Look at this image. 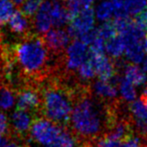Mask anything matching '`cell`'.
Returning a JSON list of instances; mask_svg holds the SVG:
<instances>
[{
  "instance_id": "20",
  "label": "cell",
  "mask_w": 147,
  "mask_h": 147,
  "mask_svg": "<svg viewBox=\"0 0 147 147\" xmlns=\"http://www.w3.org/2000/svg\"><path fill=\"white\" fill-rule=\"evenodd\" d=\"M118 88L120 90L121 97L126 102H131L135 100L137 96V92L134 88V85L131 84L125 77H121L118 84Z\"/></svg>"
},
{
  "instance_id": "10",
  "label": "cell",
  "mask_w": 147,
  "mask_h": 147,
  "mask_svg": "<svg viewBox=\"0 0 147 147\" xmlns=\"http://www.w3.org/2000/svg\"><path fill=\"white\" fill-rule=\"evenodd\" d=\"M43 40L49 50L54 55H61L67 49L71 36L67 30L50 29L43 36Z\"/></svg>"
},
{
  "instance_id": "34",
  "label": "cell",
  "mask_w": 147,
  "mask_h": 147,
  "mask_svg": "<svg viewBox=\"0 0 147 147\" xmlns=\"http://www.w3.org/2000/svg\"><path fill=\"white\" fill-rule=\"evenodd\" d=\"M11 1H12L16 6H21L22 4L25 1V0H11Z\"/></svg>"
},
{
  "instance_id": "4",
  "label": "cell",
  "mask_w": 147,
  "mask_h": 147,
  "mask_svg": "<svg viewBox=\"0 0 147 147\" xmlns=\"http://www.w3.org/2000/svg\"><path fill=\"white\" fill-rule=\"evenodd\" d=\"M144 30L132 22L119 34L125 43V55L132 63L139 64L144 59L147 52V36Z\"/></svg>"
},
{
  "instance_id": "23",
  "label": "cell",
  "mask_w": 147,
  "mask_h": 147,
  "mask_svg": "<svg viewBox=\"0 0 147 147\" xmlns=\"http://www.w3.org/2000/svg\"><path fill=\"white\" fill-rule=\"evenodd\" d=\"M97 31L99 36L102 37L105 41L111 37L117 36V30L115 25V22L111 21L103 22L99 27H97Z\"/></svg>"
},
{
  "instance_id": "18",
  "label": "cell",
  "mask_w": 147,
  "mask_h": 147,
  "mask_svg": "<svg viewBox=\"0 0 147 147\" xmlns=\"http://www.w3.org/2000/svg\"><path fill=\"white\" fill-rule=\"evenodd\" d=\"M105 51L113 59H119L125 53V43L120 34H117L105 41Z\"/></svg>"
},
{
  "instance_id": "24",
  "label": "cell",
  "mask_w": 147,
  "mask_h": 147,
  "mask_svg": "<svg viewBox=\"0 0 147 147\" xmlns=\"http://www.w3.org/2000/svg\"><path fill=\"white\" fill-rule=\"evenodd\" d=\"M76 71H77V75H78L79 78L85 81L92 79L96 75V71H95L93 64L91 63V61L88 59L87 61H85Z\"/></svg>"
},
{
  "instance_id": "5",
  "label": "cell",
  "mask_w": 147,
  "mask_h": 147,
  "mask_svg": "<svg viewBox=\"0 0 147 147\" xmlns=\"http://www.w3.org/2000/svg\"><path fill=\"white\" fill-rule=\"evenodd\" d=\"M42 93L37 83H29L17 90V108L34 115L41 114Z\"/></svg>"
},
{
  "instance_id": "8",
  "label": "cell",
  "mask_w": 147,
  "mask_h": 147,
  "mask_svg": "<svg viewBox=\"0 0 147 147\" xmlns=\"http://www.w3.org/2000/svg\"><path fill=\"white\" fill-rule=\"evenodd\" d=\"M95 11L90 7H84L70 21L67 32L71 38L80 37L83 34L94 28Z\"/></svg>"
},
{
  "instance_id": "28",
  "label": "cell",
  "mask_w": 147,
  "mask_h": 147,
  "mask_svg": "<svg viewBox=\"0 0 147 147\" xmlns=\"http://www.w3.org/2000/svg\"><path fill=\"white\" fill-rule=\"evenodd\" d=\"M9 133V122L7 115L0 111V136H5Z\"/></svg>"
},
{
  "instance_id": "3",
  "label": "cell",
  "mask_w": 147,
  "mask_h": 147,
  "mask_svg": "<svg viewBox=\"0 0 147 147\" xmlns=\"http://www.w3.org/2000/svg\"><path fill=\"white\" fill-rule=\"evenodd\" d=\"M77 85L72 87L67 80L64 81L61 77L49 79L44 87H40L41 114L61 127H68Z\"/></svg>"
},
{
  "instance_id": "21",
  "label": "cell",
  "mask_w": 147,
  "mask_h": 147,
  "mask_svg": "<svg viewBox=\"0 0 147 147\" xmlns=\"http://www.w3.org/2000/svg\"><path fill=\"white\" fill-rule=\"evenodd\" d=\"M14 11V3L11 0H0V27L9 22Z\"/></svg>"
},
{
  "instance_id": "30",
  "label": "cell",
  "mask_w": 147,
  "mask_h": 147,
  "mask_svg": "<svg viewBox=\"0 0 147 147\" xmlns=\"http://www.w3.org/2000/svg\"><path fill=\"white\" fill-rule=\"evenodd\" d=\"M78 1L83 7H90L96 0H78Z\"/></svg>"
},
{
  "instance_id": "31",
  "label": "cell",
  "mask_w": 147,
  "mask_h": 147,
  "mask_svg": "<svg viewBox=\"0 0 147 147\" xmlns=\"http://www.w3.org/2000/svg\"><path fill=\"white\" fill-rule=\"evenodd\" d=\"M4 147H26V145L24 144H19L17 142H9V144H7Z\"/></svg>"
},
{
  "instance_id": "27",
  "label": "cell",
  "mask_w": 147,
  "mask_h": 147,
  "mask_svg": "<svg viewBox=\"0 0 147 147\" xmlns=\"http://www.w3.org/2000/svg\"><path fill=\"white\" fill-rule=\"evenodd\" d=\"M133 22L144 32H147V9H144L140 13L135 15Z\"/></svg>"
},
{
  "instance_id": "17",
  "label": "cell",
  "mask_w": 147,
  "mask_h": 147,
  "mask_svg": "<svg viewBox=\"0 0 147 147\" xmlns=\"http://www.w3.org/2000/svg\"><path fill=\"white\" fill-rule=\"evenodd\" d=\"M77 142L81 141L76 137L72 130L68 127H63L55 140L47 147H76Z\"/></svg>"
},
{
  "instance_id": "13",
  "label": "cell",
  "mask_w": 147,
  "mask_h": 147,
  "mask_svg": "<svg viewBox=\"0 0 147 147\" xmlns=\"http://www.w3.org/2000/svg\"><path fill=\"white\" fill-rule=\"evenodd\" d=\"M95 96L103 102H112L117 98V87L109 81L98 79L92 87Z\"/></svg>"
},
{
  "instance_id": "36",
  "label": "cell",
  "mask_w": 147,
  "mask_h": 147,
  "mask_svg": "<svg viewBox=\"0 0 147 147\" xmlns=\"http://www.w3.org/2000/svg\"><path fill=\"white\" fill-rule=\"evenodd\" d=\"M112 1H115V0H112Z\"/></svg>"
},
{
  "instance_id": "26",
  "label": "cell",
  "mask_w": 147,
  "mask_h": 147,
  "mask_svg": "<svg viewBox=\"0 0 147 147\" xmlns=\"http://www.w3.org/2000/svg\"><path fill=\"white\" fill-rule=\"evenodd\" d=\"M95 147H123L121 141L115 140L106 136H100L93 141Z\"/></svg>"
},
{
  "instance_id": "1",
  "label": "cell",
  "mask_w": 147,
  "mask_h": 147,
  "mask_svg": "<svg viewBox=\"0 0 147 147\" xmlns=\"http://www.w3.org/2000/svg\"><path fill=\"white\" fill-rule=\"evenodd\" d=\"M109 102L94 98L87 85L76 87L69 126L79 141H94L105 133Z\"/></svg>"
},
{
  "instance_id": "15",
  "label": "cell",
  "mask_w": 147,
  "mask_h": 147,
  "mask_svg": "<svg viewBox=\"0 0 147 147\" xmlns=\"http://www.w3.org/2000/svg\"><path fill=\"white\" fill-rule=\"evenodd\" d=\"M124 76L134 86H142L146 83L147 76L145 71L135 63H125L124 65Z\"/></svg>"
},
{
  "instance_id": "32",
  "label": "cell",
  "mask_w": 147,
  "mask_h": 147,
  "mask_svg": "<svg viewBox=\"0 0 147 147\" xmlns=\"http://www.w3.org/2000/svg\"><path fill=\"white\" fill-rule=\"evenodd\" d=\"M7 141H9V138H7V137L0 136V147L5 146L7 144Z\"/></svg>"
},
{
  "instance_id": "9",
  "label": "cell",
  "mask_w": 147,
  "mask_h": 147,
  "mask_svg": "<svg viewBox=\"0 0 147 147\" xmlns=\"http://www.w3.org/2000/svg\"><path fill=\"white\" fill-rule=\"evenodd\" d=\"M36 115L29 113L27 111L16 109L12 114L10 120V129H9V133L18 139H25L30 133L31 126Z\"/></svg>"
},
{
  "instance_id": "11",
  "label": "cell",
  "mask_w": 147,
  "mask_h": 147,
  "mask_svg": "<svg viewBox=\"0 0 147 147\" xmlns=\"http://www.w3.org/2000/svg\"><path fill=\"white\" fill-rule=\"evenodd\" d=\"M88 60L91 61L95 68L96 75L98 78L103 81H109L117 72V64L110 58L105 56L104 53L93 52L90 49V57Z\"/></svg>"
},
{
  "instance_id": "22",
  "label": "cell",
  "mask_w": 147,
  "mask_h": 147,
  "mask_svg": "<svg viewBox=\"0 0 147 147\" xmlns=\"http://www.w3.org/2000/svg\"><path fill=\"white\" fill-rule=\"evenodd\" d=\"M146 6V0H124V9L127 15L135 16L145 9Z\"/></svg>"
},
{
  "instance_id": "6",
  "label": "cell",
  "mask_w": 147,
  "mask_h": 147,
  "mask_svg": "<svg viewBox=\"0 0 147 147\" xmlns=\"http://www.w3.org/2000/svg\"><path fill=\"white\" fill-rule=\"evenodd\" d=\"M63 129V127H61L47 117H36L31 126L30 135L36 142L47 147L55 140Z\"/></svg>"
},
{
  "instance_id": "7",
  "label": "cell",
  "mask_w": 147,
  "mask_h": 147,
  "mask_svg": "<svg viewBox=\"0 0 147 147\" xmlns=\"http://www.w3.org/2000/svg\"><path fill=\"white\" fill-rule=\"evenodd\" d=\"M90 57V48L80 39L74 40L63 53V63L65 73L75 72Z\"/></svg>"
},
{
  "instance_id": "14",
  "label": "cell",
  "mask_w": 147,
  "mask_h": 147,
  "mask_svg": "<svg viewBox=\"0 0 147 147\" xmlns=\"http://www.w3.org/2000/svg\"><path fill=\"white\" fill-rule=\"evenodd\" d=\"M7 24H9V29L13 33L22 34V36L30 33L29 17H27L25 14H24L22 10H15Z\"/></svg>"
},
{
  "instance_id": "29",
  "label": "cell",
  "mask_w": 147,
  "mask_h": 147,
  "mask_svg": "<svg viewBox=\"0 0 147 147\" xmlns=\"http://www.w3.org/2000/svg\"><path fill=\"white\" fill-rule=\"evenodd\" d=\"M76 147H95L93 141H82L80 142Z\"/></svg>"
},
{
  "instance_id": "35",
  "label": "cell",
  "mask_w": 147,
  "mask_h": 147,
  "mask_svg": "<svg viewBox=\"0 0 147 147\" xmlns=\"http://www.w3.org/2000/svg\"><path fill=\"white\" fill-rule=\"evenodd\" d=\"M142 138L144 139V141L145 144H146V146H147V132L144 135V136H142Z\"/></svg>"
},
{
  "instance_id": "2",
  "label": "cell",
  "mask_w": 147,
  "mask_h": 147,
  "mask_svg": "<svg viewBox=\"0 0 147 147\" xmlns=\"http://www.w3.org/2000/svg\"><path fill=\"white\" fill-rule=\"evenodd\" d=\"M10 47L11 54L22 80V86L29 83H40L47 79L55 69L49 66L51 53L42 36L28 33Z\"/></svg>"
},
{
  "instance_id": "33",
  "label": "cell",
  "mask_w": 147,
  "mask_h": 147,
  "mask_svg": "<svg viewBox=\"0 0 147 147\" xmlns=\"http://www.w3.org/2000/svg\"><path fill=\"white\" fill-rule=\"evenodd\" d=\"M142 69L147 73V57H145L142 61Z\"/></svg>"
},
{
  "instance_id": "16",
  "label": "cell",
  "mask_w": 147,
  "mask_h": 147,
  "mask_svg": "<svg viewBox=\"0 0 147 147\" xmlns=\"http://www.w3.org/2000/svg\"><path fill=\"white\" fill-rule=\"evenodd\" d=\"M17 97V90L10 85L0 84V110L7 111L14 105Z\"/></svg>"
},
{
  "instance_id": "19",
  "label": "cell",
  "mask_w": 147,
  "mask_h": 147,
  "mask_svg": "<svg viewBox=\"0 0 147 147\" xmlns=\"http://www.w3.org/2000/svg\"><path fill=\"white\" fill-rule=\"evenodd\" d=\"M113 15H115V5L112 0H102L96 7L95 16L100 22L109 21Z\"/></svg>"
},
{
  "instance_id": "25",
  "label": "cell",
  "mask_w": 147,
  "mask_h": 147,
  "mask_svg": "<svg viewBox=\"0 0 147 147\" xmlns=\"http://www.w3.org/2000/svg\"><path fill=\"white\" fill-rule=\"evenodd\" d=\"M44 0H25L21 5V10L27 17H33L39 9Z\"/></svg>"
},
{
  "instance_id": "12",
  "label": "cell",
  "mask_w": 147,
  "mask_h": 147,
  "mask_svg": "<svg viewBox=\"0 0 147 147\" xmlns=\"http://www.w3.org/2000/svg\"><path fill=\"white\" fill-rule=\"evenodd\" d=\"M51 0H44L39 9L36 13L34 18L33 27L34 28L36 33L38 34H44L50 30L52 24L51 17Z\"/></svg>"
}]
</instances>
